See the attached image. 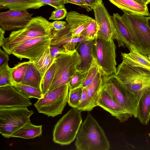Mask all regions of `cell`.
Here are the masks:
<instances>
[{
    "label": "cell",
    "instance_id": "obj_1",
    "mask_svg": "<svg viewBox=\"0 0 150 150\" xmlns=\"http://www.w3.org/2000/svg\"><path fill=\"white\" fill-rule=\"evenodd\" d=\"M77 150H109L111 147L103 129L88 112L76 137Z\"/></svg>",
    "mask_w": 150,
    "mask_h": 150
},
{
    "label": "cell",
    "instance_id": "obj_2",
    "mask_svg": "<svg viewBox=\"0 0 150 150\" xmlns=\"http://www.w3.org/2000/svg\"><path fill=\"white\" fill-rule=\"evenodd\" d=\"M50 24V22L41 16L33 17L25 28L13 31L8 37L5 38L1 47L9 54L14 48L29 40L52 35Z\"/></svg>",
    "mask_w": 150,
    "mask_h": 150
},
{
    "label": "cell",
    "instance_id": "obj_3",
    "mask_svg": "<svg viewBox=\"0 0 150 150\" xmlns=\"http://www.w3.org/2000/svg\"><path fill=\"white\" fill-rule=\"evenodd\" d=\"M115 75L127 90L140 98L146 90L150 91V70L131 66L122 61Z\"/></svg>",
    "mask_w": 150,
    "mask_h": 150
},
{
    "label": "cell",
    "instance_id": "obj_4",
    "mask_svg": "<svg viewBox=\"0 0 150 150\" xmlns=\"http://www.w3.org/2000/svg\"><path fill=\"white\" fill-rule=\"evenodd\" d=\"M121 17L137 50L144 55H150V28L147 22L148 17L125 11Z\"/></svg>",
    "mask_w": 150,
    "mask_h": 150
},
{
    "label": "cell",
    "instance_id": "obj_5",
    "mask_svg": "<svg viewBox=\"0 0 150 150\" xmlns=\"http://www.w3.org/2000/svg\"><path fill=\"white\" fill-rule=\"evenodd\" d=\"M81 111L71 108L55 125L53 141L61 145L70 144L76 138L82 123Z\"/></svg>",
    "mask_w": 150,
    "mask_h": 150
},
{
    "label": "cell",
    "instance_id": "obj_6",
    "mask_svg": "<svg viewBox=\"0 0 150 150\" xmlns=\"http://www.w3.org/2000/svg\"><path fill=\"white\" fill-rule=\"evenodd\" d=\"M102 87L113 100L134 118H137L138 105L141 98L127 90L115 74L104 77Z\"/></svg>",
    "mask_w": 150,
    "mask_h": 150
},
{
    "label": "cell",
    "instance_id": "obj_7",
    "mask_svg": "<svg viewBox=\"0 0 150 150\" xmlns=\"http://www.w3.org/2000/svg\"><path fill=\"white\" fill-rule=\"evenodd\" d=\"M68 84L49 90L34 105L39 113L54 117L61 114L68 100Z\"/></svg>",
    "mask_w": 150,
    "mask_h": 150
},
{
    "label": "cell",
    "instance_id": "obj_8",
    "mask_svg": "<svg viewBox=\"0 0 150 150\" xmlns=\"http://www.w3.org/2000/svg\"><path fill=\"white\" fill-rule=\"evenodd\" d=\"M34 112L26 107H0V133L9 138L11 134L27 123Z\"/></svg>",
    "mask_w": 150,
    "mask_h": 150
},
{
    "label": "cell",
    "instance_id": "obj_9",
    "mask_svg": "<svg viewBox=\"0 0 150 150\" xmlns=\"http://www.w3.org/2000/svg\"><path fill=\"white\" fill-rule=\"evenodd\" d=\"M116 49L113 40L107 41L96 38L93 40V57L105 76L116 74Z\"/></svg>",
    "mask_w": 150,
    "mask_h": 150
},
{
    "label": "cell",
    "instance_id": "obj_10",
    "mask_svg": "<svg viewBox=\"0 0 150 150\" xmlns=\"http://www.w3.org/2000/svg\"><path fill=\"white\" fill-rule=\"evenodd\" d=\"M55 72L54 79L49 90L68 84L77 71L81 62L76 50L73 52L62 54L54 59Z\"/></svg>",
    "mask_w": 150,
    "mask_h": 150
},
{
    "label": "cell",
    "instance_id": "obj_11",
    "mask_svg": "<svg viewBox=\"0 0 150 150\" xmlns=\"http://www.w3.org/2000/svg\"><path fill=\"white\" fill-rule=\"evenodd\" d=\"M52 36L38 37L29 40L14 48L9 52L21 60L28 59L33 62L50 47Z\"/></svg>",
    "mask_w": 150,
    "mask_h": 150
},
{
    "label": "cell",
    "instance_id": "obj_12",
    "mask_svg": "<svg viewBox=\"0 0 150 150\" xmlns=\"http://www.w3.org/2000/svg\"><path fill=\"white\" fill-rule=\"evenodd\" d=\"M98 27L96 38L108 41L113 40L115 29L112 17L102 0H97L92 8Z\"/></svg>",
    "mask_w": 150,
    "mask_h": 150
},
{
    "label": "cell",
    "instance_id": "obj_13",
    "mask_svg": "<svg viewBox=\"0 0 150 150\" xmlns=\"http://www.w3.org/2000/svg\"><path fill=\"white\" fill-rule=\"evenodd\" d=\"M33 13L26 11L9 10L0 13V26L5 31L17 30L25 28L32 18Z\"/></svg>",
    "mask_w": 150,
    "mask_h": 150
},
{
    "label": "cell",
    "instance_id": "obj_14",
    "mask_svg": "<svg viewBox=\"0 0 150 150\" xmlns=\"http://www.w3.org/2000/svg\"><path fill=\"white\" fill-rule=\"evenodd\" d=\"M97 106L108 112L120 122H125L133 116L113 100L102 87L97 101Z\"/></svg>",
    "mask_w": 150,
    "mask_h": 150
},
{
    "label": "cell",
    "instance_id": "obj_15",
    "mask_svg": "<svg viewBox=\"0 0 150 150\" xmlns=\"http://www.w3.org/2000/svg\"><path fill=\"white\" fill-rule=\"evenodd\" d=\"M32 105L30 99L17 91L13 86L0 87V107H27Z\"/></svg>",
    "mask_w": 150,
    "mask_h": 150
},
{
    "label": "cell",
    "instance_id": "obj_16",
    "mask_svg": "<svg viewBox=\"0 0 150 150\" xmlns=\"http://www.w3.org/2000/svg\"><path fill=\"white\" fill-rule=\"evenodd\" d=\"M104 76L100 70L91 83L86 88L87 96L82 106L78 110L90 111L97 106V102L102 88Z\"/></svg>",
    "mask_w": 150,
    "mask_h": 150
},
{
    "label": "cell",
    "instance_id": "obj_17",
    "mask_svg": "<svg viewBox=\"0 0 150 150\" xmlns=\"http://www.w3.org/2000/svg\"><path fill=\"white\" fill-rule=\"evenodd\" d=\"M112 18L115 29L113 39L116 40L118 47H127L129 50L131 48L135 47L132 35L121 16L117 13H114Z\"/></svg>",
    "mask_w": 150,
    "mask_h": 150
},
{
    "label": "cell",
    "instance_id": "obj_18",
    "mask_svg": "<svg viewBox=\"0 0 150 150\" xmlns=\"http://www.w3.org/2000/svg\"><path fill=\"white\" fill-rule=\"evenodd\" d=\"M93 44V40H88L79 42L77 45L76 50L79 55L81 60L80 64L77 67V71L87 73L90 68L94 59Z\"/></svg>",
    "mask_w": 150,
    "mask_h": 150
},
{
    "label": "cell",
    "instance_id": "obj_19",
    "mask_svg": "<svg viewBox=\"0 0 150 150\" xmlns=\"http://www.w3.org/2000/svg\"><path fill=\"white\" fill-rule=\"evenodd\" d=\"M92 18L75 11H71L68 13L66 20L69 26L73 38L80 37L82 32Z\"/></svg>",
    "mask_w": 150,
    "mask_h": 150
},
{
    "label": "cell",
    "instance_id": "obj_20",
    "mask_svg": "<svg viewBox=\"0 0 150 150\" xmlns=\"http://www.w3.org/2000/svg\"><path fill=\"white\" fill-rule=\"evenodd\" d=\"M46 4L37 0H0V9L18 11L38 9Z\"/></svg>",
    "mask_w": 150,
    "mask_h": 150
},
{
    "label": "cell",
    "instance_id": "obj_21",
    "mask_svg": "<svg viewBox=\"0 0 150 150\" xmlns=\"http://www.w3.org/2000/svg\"><path fill=\"white\" fill-rule=\"evenodd\" d=\"M111 3L128 13L150 16L147 5L134 0H108Z\"/></svg>",
    "mask_w": 150,
    "mask_h": 150
},
{
    "label": "cell",
    "instance_id": "obj_22",
    "mask_svg": "<svg viewBox=\"0 0 150 150\" xmlns=\"http://www.w3.org/2000/svg\"><path fill=\"white\" fill-rule=\"evenodd\" d=\"M129 53H121L123 61L129 65L150 70V59L148 56L138 51L135 47L131 48Z\"/></svg>",
    "mask_w": 150,
    "mask_h": 150
},
{
    "label": "cell",
    "instance_id": "obj_23",
    "mask_svg": "<svg viewBox=\"0 0 150 150\" xmlns=\"http://www.w3.org/2000/svg\"><path fill=\"white\" fill-rule=\"evenodd\" d=\"M52 40L50 46L63 47V45L70 42H79L89 40L83 37L73 38L67 23L66 27L64 29L57 31H52Z\"/></svg>",
    "mask_w": 150,
    "mask_h": 150
},
{
    "label": "cell",
    "instance_id": "obj_24",
    "mask_svg": "<svg viewBox=\"0 0 150 150\" xmlns=\"http://www.w3.org/2000/svg\"><path fill=\"white\" fill-rule=\"evenodd\" d=\"M137 118L142 125H147L150 120V91L146 90L139 101Z\"/></svg>",
    "mask_w": 150,
    "mask_h": 150
},
{
    "label": "cell",
    "instance_id": "obj_25",
    "mask_svg": "<svg viewBox=\"0 0 150 150\" xmlns=\"http://www.w3.org/2000/svg\"><path fill=\"white\" fill-rule=\"evenodd\" d=\"M42 79L40 73L33 62L30 61L25 75L20 83L41 89Z\"/></svg>",
    "mask_w": 150,
    "mask_h": 150
},
{
    "label": "cell",
    "instance_id": "obj_26",
    "mask_svg": "<svg viewBox=\"0 0 150 150\" xmlns=\"http://www.w3.org/2000/svg\"><path fill=\"white\" fill-rule=\"evenodd\" d=\"M42 125H35L30 121L13 132L11 137L24 139L34 138L42 134Z\"/></svg>",
    "mask_w": 150,
    "mask_h": 150
},
{
    "label": "cell",
    "instance_id": "obj_27",
    "mask_svg": "<svg viewBox=\"0 0 150 150\" xmlns=\"http://www.w3.org/2000/svg\"><path fill=\"white\" fill-rule=\"evenodd\" d=\"M54 60L50 54L49 47L33 62L40 73L42 78Z\"/></svg>",
    "mask_w": 150,
    "mask_h": 150
},
{
    "label": "cell",
    "instance_id": "obj_28",
    "mask_svg": "<svg viewBox=\"0 0 150 150\" xmlns=\"http://www.w3.org/2000/svg\"><path fill=\"white\" fill-rule=\"evenodd\" d=\"M12 85L17 91L28 98H33L38 99L42 98L43 95L40 88L14 82Z\"/></svg>",
    "mask_w": 150,
    "mask_h": 150
},
{
    "label": "cell",
    "instance_id": "obj_29",
    "mask_svg": "<svg viewBox=\"0 0 150 150\" xmlns=\"http://www.w3.org/2000/svg\"><path fill=\"white\" fill-rule=\"evenodd\" d=\"M55 72L54 59L42 77L41 83V90L43 95L50 89L53 81Z\"/></svg>",
    "mask_w": 150,
    "mask_h": 150
},
{
    "label": "cell",
    "instance_id": "obj_30",
    "mask_svg": "<svg viewBox=\"0 0 150 150\" xmlns=\"http://www.w3.org/2000/svg\"><path fill=\"white\" fill-rule=\"evenodd\" d=\"M30 61L19 62L12 68V76L14 81L20 83L23 79Z\"/></svg>",
    "mask_w": 150,
    "mask_h": 150
},
{
    "label": "cell",
    "instance_id": "obj_31",
    "mask_svg": "<svg viewBox=\"0 0 150 150\" xmlns=\"http://www.w3.org/2000/svg\"><path fill=\"white\" fill-rule=\"evenodd\" d=\"M12 68L10 67L7 63L0 67V87L12 85L14 82L12 76Z\"/></svg>",
    "mask_w": 150,
    "mask_h": 150
},
{
    "label": "cell",
    "instance_id": "obj_32",
    "mask_svg": "<svg viewBox=\"0 0 150 150\" xmlns=\"http://www.w3.org/2000/svg\"><path fill=\"white\" fill-rule=\"evenodd\" d=\"M98 27L95 19L92 18L88 23L81 34L83 37L89 40H93L96 38Z\"/></svg>",
    "mask_w": 150,
    "mask_h": 150
},
{
    "label": "cell",
    "instance_id": "obj_33",
    "mask_svg": "<svg viewBox=\"0 0 150 150\" xmlns=\"http://www.w3.org/2000/svg\"><path fill=\"white\" fill-rule=\"evenodd\" d=\"M83 88L82 87L69 91L67 103L71 108H76L79 105L81 98Z\"/></svg>",
    "mask_w": 150,
    "mask_h": 150
},
{
    "label": "cell",
    "instance_id": "obj_34",
    "mask_svg": "<svg viewBox=\"0 0 150 150\" xmlns=\"http://www.w3.org/2000/svg\"><path fill=\"white\" fill-rule=\"evenodd\" d=\"M87 73L77 71L68 84L69 91L82 87Z\"/></svg>",
    "mask_w": 150,
    "mask_h": 150
},
{
    "label": "cell",
    "instance_id": "obj_35",
    "mask_svg": "<svg viewBox=\"0 0 150 150\" xmlns=\"http://www.w3.org/2000/svg\"><path fill=\"white\" fill-rule=\"evenodd\" d=\"M99 70L98 64L94 58L92 65L87 72V76L82 86L83 88L86 87L91 83Z\"/></svg>",
    "mask_w": 150,
    "mask_h": 150
},
{
    "label": "cell",
    "instance_id": "obj_36",
    "mask_svg": "<svg viewBox=\"0 0 150 150\" xmlns=\"http://www.w3.org/2000/svg\"><path fill=\"white\" fill-rule=\"evenodd\" d=\"M68 13L64 8H55L49 18L50 20H60L63 19L67 17Z\"/></svg>",
    "mask_w": 150,
    "mask_h": 150
},
{
    "label": "cell",
    "instance_id": "obj_37",
    "mask_svg": "<svg viewBox=\"0 0 150 150\" xmlns=\"http://www.w3.org/2000/svg\"><path fill=\"white\" fill-rule=\"evenodd\" d=\"M50 54L54 59L62 54L71 53V52H69L63 47L57 46H50Z\"/></svg>",
    "mask_w": 150,
    "mask_h": 150
},
{
    "label": "cell",
    "instance_id": "obj_38",
    "mask_svg": "<svg viewBox=\"0 0 150 150\" xmlns=\"http://www.w3.org/2000/svg\"><path fill=\"white\" fill-rule=\"evenodd\" d=\"M55 8H64V0H37Z\"/></svg>",
    "mask_w": 150,
    "mask_h": 150
},
{
    "label": "cell",
    "instance_id": "obj_39",
    "mask_svg": "<svg viewBox=\"0 0 150 150\" xmlns=\"http://www.w3.org/2000/svg\"><path fill=\"white\" fill-rule=\"evenodd\" d=\"M67 24V23L65 21H56L50 22V27L52 31H57L64 28Z\"/></svg>",
    "mask_w": 150,
    "mask_h": 150
},
{
    "label": "cell",
    "instance_id": "obj_40",
    "mask_svg": "<svg viewBox=\"0 0 150 150\" xmlns=\"http://www.w3.org/2000/svg\"><path fill=\"white\" fill-rule=\"evenodd\" d=\"M64 3H71L78 5L86 9L88 12L91 11L92 8L89 7L84 0H64Z\"/></svg>",
    "mask_w": 150,
    "mask_h": 150
},
{
    "label": "cell",
    "instance_id": "obj_41",
    "mask_svg": "<svg viewBox=\"0 0 150 150\" xmlns=\"http://www.w3.org/2000/svg\"><path fill=\"white\" fill-rule=\"evenodd\" d=\"M8 54L2 50L0 48V67L5 65L8 63L9 60Z\"/></svg>",
    "mask_w": 150,
    "mask_h": 150
},
{
    "label": "cell",
    "instance_id": "obj_42",
    "mask_svg": "<svg viewBox=\"0 0 150 150\" xmlns=\"http://www.w3.org/2000/svg\"><path fill=\"white\" fill-rule=\"evenodd\" d=\"M5 31L1 27H0V46L1 47L5 38L4 35Z\"/></svg>",
    "mask_w": 150,
    "mask_h": 150
},
{
    "label": "cell",
    "instance_id": "obj_43",
    "mask_svg": "<svg viewBox=\"0 0 150 150\" xmlns=\"http://www.w3.org/2000/svg\"><path fill=\"white\" fill-rule=\"evenodd\" d=\"M87 5L90 8L92 9V8L94 6L97 0H84ZM93 10V9H92Z\"/></svg>",
    "mask_w": 150,
    "mask_h": 150
},
{
    "label": "cell",
    "instance_id": "obj_44",
    "mask_svg": "<svg viewBox=\"0 0 150 150\" xmlns=\"http://www.w3.org/2000/svg\"><path fill=\"white\" fill-rule=\"evenodd\" d=\"M144 4L147 5L150 3V0H141Z\"/></svg>",
    "mask_w": 150,
    "mask_h": 150
},
{
    "label": "cell",
    "instance_id": "obj_45",
    "mask_svg": "<svg viewBox=\"0 0 150 150\" xmlns=\"http://www.w3.org/2000/svg\"><path fill=\"white\" fill-rule=\"evenodd\" d=\"M147 22L148 25L150 28V16L148 17Z\"/></svg>",
    "mask_w": 150,
    "mask_h": 150
},
{
    "label": "cell",
    "instance_id": "obj_46",
    "mask_svg": "<svg viewBox=\"0 0 150 150\" xmlns=\"http://www.w3.org/2000/svg\"><path fill=\"white\" fill-rule=\"evenodd\" d=\"M138 3H141L143 4H144L143 3V2H142V1H141V0H134Z\"/></svg>",
    "mask_w": 150,
    "mask_h": 150
},
{
    "label": "cell",
    "instance_id": "obj_47",
    "mask_svg": "<svg viewBox=\"0 0 150 150\" xmlns=\"http://www.w3.org/2000/svg\"><path fill=\"white\" fill-rule=\"evenodd\" d=\"M148 57L149 58V59H150V55L148 56Z\"/></svg>",
    "mask_w": 150,
    "mask_h": 150
}]
</instances>
